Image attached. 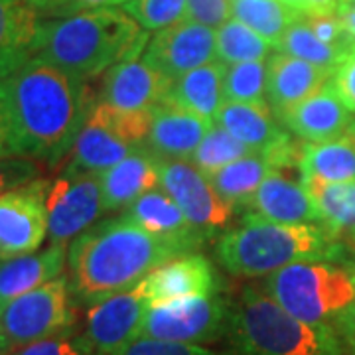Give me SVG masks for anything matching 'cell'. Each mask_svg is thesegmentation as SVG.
<instances>
[{
  "mask_svg": "<svg viewBox=\"0 0 355 355\" xmlns=\"http://www.w3.org/2000/svg\"><path fill=\"white\" fill-rule=\"evenodd\" d=\"M12 352V345L8 343V340L4 338V334L0 331V355H10Z\"/></svg>",
  "mask_w": 355,
  "mask_h": 355,
  "instance_id": "cell-48",
  "label": "cell"
},
{
  "mask_svg": "<svg viewBox=\"0 0 355 355\" xmlns=\"http://www.w3.org/2000/svg\"><path fill=\"white\" fill-rule=\"evenodd\" d=\"M123 10L144 30H162L188 18V0H127Z\"/></svg>",
  "mask_w": 355,
  "mask_h": 355,
  "instance_id": "cell-34",
  "label": "cell"
},
{
  "mask_svg": "<svg viewBox=\"0 0 355 355\" xmlns=\"http://www.w3.org/2000/svg\"><path fill=\"white\" fill-rule=\"evenodd\" d=\"M180 257L127 214L89 227L69 245V284L79 304L91 306L130 291L154 268Z\"/></svg>",
  "mask_w": 355,
  "mask_h": 355,
  "instance_id": "cell-2",
  "label": "cell"
},
{
  "mask_svg": "<svg viewBox=\"0 0 355 355\" xmlns=\"http://www.w3.org/2000/svg\"><path fill=\"white\" fill-rule=\"evenodd\" d=\"M229 355H343L331 324H308L288 314L265 291L247 286L231 302Z\"/></svg>",
  "mask_w": 355,
  "mask_h": 355,
  "instance_id": "cell-5",
  "label": "cell"
},
{
  "mask_svg": "<svg viewBox=\"0 0 355 355\" xmlns=\"http://www.w3.org/2000/svg\"><path fill=\"white\" fill-rule=\"evenodd\" d=\"M46 211L51 245L65 247L107 214L99 174L65 172L50 182L46 191Z\"/></svg>",
  "mask_w": 355,
  "mask_h": 355,
  "instance_id": "cell-10",
  "label": "cell"
},
{
  "mask_svg": "<svg viewBox=\"0 0 355 355\" xmlns=\"http://www.w3.org/2000/svg\"><path fill=\"white\" fill-rule=\"evenodd\" d=\"M142 58L172 81L211 64L216 55V28L193 22L190 18L166 26L148 40Z\"/></svg>",
  "mask_w": 355,
  "mask_h": 355,
  "instance_id": "cell-14",
  "label": "cell"
},
{
  "mask_svg": "<svg viewBox=\"0 0 355 355\" xmlns=\"http://www.w3.org/2000/svg\"><path fill=\"white\" fill-rule=\"evenodd\" d=\"M172 79L150 65L142 53L113 65L103 81V99L125 111H153L170 99Z\"/></svg>",
  "mask_w": 355,
  "mask_h": 355,
  "instance_id": "cell-15",
  "label": "cell"
},
{
  "mask_svg": "<svg viewBox=\"0 0 355 355\" xmlns=\"http://www.w3.org/2000/svg\"><path fill=\"white\" fill-rule=\"evenodd\" d=\"M231 16L253 28L272 48H277L286 30L304 14L280 0H231Z\"/></svg>",
  "mask_w": 355,
  "mask_h": 355,
  "instance_id": "cell-29",
  "label": "cell"
},
{
  "mask_svg": "<svg viewBox=\"0 0 355 355\" xmlns=\"http://www.w3.org/2000/svg\"><path fill=\"white\" fill-rule=\"evenodd\" d=\"M342 0H306V18H320V16H336Z\"/></svg>",
  "mask_w": 355,
  "mask_h": 355,
  "instance_id": "cell-43",
  "label": "cell"
},
{
  "mask_svg": "<svg viewBox=\"0 0 355 355\" xmlns=\"http://www.w3.org/2000/svg\"><path fill=\"white\" fill-rule=\"evenodd\" d=\"M251 216L263 217L277 223H294V225H320L316 202L310 190L302 184H296L280 170H272L261 188L247 202Z\"/></svg>",
  "mask_w": 355,
  "mask_h": 355,
  "instance_id": "cell-21",
  "label": "cell"
},
{
  "mask_svg": "<svg viewBox=\"0 0 355 355\" xmlns=\"http://www.w3.org/2000/svg\"><path fill=\"white\" fill-rule=\"evenodd\" d=\"M0 99L12 128L16 154L58 166L76 144L89 111L87 79L32 58L0 79Z\"/></svg>",
  "mask_w": 355,
  "mask_h": 355,
  "instance_id": "cell-1",
  "label": "cell"
},
{
  "mask_svg": "<svg viewBox=\"0 0 355 355\" xmlns=\"http://www.w3.org/2000/svg\"><path fill=\"white\" fill-rule=\"evenodd\" d=\"M331 326L342 342L343 352L347 355H355V296L354 300L334 318Z\"/></svg>",
  "mask_w": 355,
  "mask_h": 355,
  "instance_id": "cell-41",
  "label": "cell"
},
{
  "mask_svg": "<svg viewBox=\"0 0 355 355\" xmlns=\"http://www.w3.org/2000/svg\"><path fill=\"white\" fill-rule=\"evenodd\" d=\"M231 302L221 294L190 296L148 308L142 336L162 342L202 345L227 334Z\"/></svg>",
  "mask_w": 355,
  "mask_h": 355,
  "instance_id": "cell-9",
  "label": "cell"
},
{
  "mask_svg": "<svg viewBox=\"0 0 355 355\" xmlns=\"http://www.w3.org/2000/svg\"><path fill=\"white\" fill-rule=\"evenodd\" d=\"M127 0H69V16L83 10H93V8H109V6H119L125 4Z\"/></svg>",
  "mask_w": 355,
  "mask_h": 355,
  "instance_id": "cell-46",
  "label": "cell"
},
{
  "mask_svg": "<svg viewBox=\"0 0 355 355\" xmlns=\"http://www.w3.org/2000/svg\"><path fill=\"white\" fill-rule=\"evenodd\" d=\"M40 12L28 0H0V79L36 55Z\"/></svg>",
  "mask_w": 355,
  "mask_h": 355,
  "instance_id": "cell-23",
  "label": "cell"
},
{
  "mask_svg": "<svg viewBox=\"0 0 355 355\" xmlns=\"http://www.w3.org/2000/svg\"><path fill=\"white\" fill-rule=\"evenodd\" d=\"M354 2H355V0H354Z\"/></svg>",
  "mask_w": 355,
  "mask_h": 355,
  "instance_id": "cell-51",
  "label": "cell"
},
{
  "mask_svg": "<svg viewBox=\"0 0 355 355\" xmlns=\"http://www.w3.org/2000/svg\"><path fill=\"white\" fill-rule=\"evenodd\" d=\"M216 253L227 272L253 279L302 261L334 263L342 254V245L322 225L277 223L249 214L239 227L219 237Z\"/></svg>",
  "mask_w": 355,
  "mask_h": 355,
  "instance_id": "cell-4",
  "label": "cell"
},
{
  "mask_svg": "<svg viewBox=\"0 0 355 355\" xmlns=\"http://www.w3.org/2000/svg\"><path fill=\"white\" fill-rule=\"evenodd\" d=\"M50 182L34 180L0 196V259L38 251L48 235L46 191Z\"/></svg>",
  "mask_w": 355,
  "mask_h": 355,
  "instance_id": "cell-12",
  "label": "cell"
},
{
  "mask_svg": "<svg viewBox=\"0 0 355 355\" xmlns=\"http://www.w3.org/2000/svg\"><path fill=\"white\" fill-rule=\"evenodd\" d=\"M40 14L69 16V0H28Z\"/></svg>",
  "mask_w": 355,
  "mask_h": 355,
  "instance_id": "cell-45",
  "label": "cell"
},
{
  "mask_svg": "<svg viewBox=\"0 0 355 355\" xmlns=\"http://www.w3.org/2000/svg\"><path fill=\"white\" fill-rule=\"evenodd\" d=\"M279 119L292 135L306 142L340 139L347 135L354 125L352 111L338 97L331 83L306 97L304 101L292 105L291 109L279 114Z\"/></svg>",
  "mask_w": 355,
  "mask_h": 355,
  "instance_id": "cell-18",
  "label": "cell"
},
{
  "mask_svg": "<svg viewBox=\"0 0 355 355\" xmlns=\"http://www.w3.org/2000/svg\"><path fill=\"white\" fill-rule=\"evenodd\" d=\"M270 48L261 34L235 18L216 30V55L225 65L266 60Z\"/></svg>",
  "mask_w": 355,
  "mask_h": 355,
  "instance_id": "cell-30",
  "label": "cell"
},
{
  "mask_svg": "<svg viewBox=\"0 0 355 355\" xmlns=\"http://www.w3.org/2000/svg\"><path fill=\"white\" fill-rule=\"evenodd\" d=\"M334 71L277 51L266 60V103L277 113H284L292 105L330 83Z\"/></svg>",
  "mask_w": 355,
  "mask_h": 355,
  "instance_id": "cell-20",
  "label": "cell"
},
{
  "mask_svg": "<svg viewBox=\"0 0 355 355\" xmlns=\"http://www.w3.org/2000/svg\"><path fill=\"white\" fill-rule=\"evenodd\" d=\"M247 154H251V150L243 144L241 140L235 139L229 130L219 127L216 123L209 128V132L203 137L198 150L193 153L191 164L205 176H211L214 172L225 168L227 164L239 160Z\"/></svg>",
  "mask_w": 355,
  "mask_h": 355,
  "instance_id": "cell-32",
  "label": "cell"
},
{
  "mask_svg": "<svg viewBox=\"0 0 355 355\" xmlns=\"http://www.w3.org/2000/svg\"><path fill=\"white\" fill-rule=\"evenodd\" d=\"M10 355H103L87 338L85 331H77L76 328L60 336H53L42 342L28 343L16 347Z\"/></svg>",
  "mask_w": 355,
  "mask_h": 355,
  "instance_id": "cell-35",
  "label": "cell"
},
{
  "mask_svg": "<svg viewBox=\"0 0 355 355\" xmlns=\"http://www.w3.org/2000/svg\"><path fill=\"white\" fill-rule=\"evenodd\" d=\"M148 34L121 8H93L40 24L36 55L73 76L93 79L140 55Z\"/></svg>",
  "mask_w": 355,
  "mask_h": 355,
  "instance_id": "cell-3",
  "label": "cell"
},
{
  "mask_svg": "<svg viewBox=\"0 0 355 355\" xmlns=\"http://www.w3.org/2000/svg\"><path fill=\"white\" fill-rule=\"evenodd\" d=\"M150 306L190 296L219 294L221 282L216 266L203 254L186 253L166 261L140 282Z\"/></svg>",
  "mask_w": 355,
  "mask_h": 355,
  "instance_id": "cell-16",
  "label": "cell"
},
{
  "mask_svg": "<svg viewBox=\"0 0 355 355\" xmlns=\"http://www.w3.org/2000/svg\"><path fill=\"white\" fill-rule=\"evenodd\" d=\"M225 71L227 65L219 60L191 69L172 81L170 99L203 119L216 121L217 111L223 105Z\"/></svg>",
  "mask_w": 355,
  "mask_h": 355,
  "instance_id": "cell-27",
  "label": "cell"
},
{
  "mask_svg": "<svg viewBox=\"0 0 355 355\" xmlns=\"http://www.w3.org/2000/svg\"><path fill=\"white\" fill-rule=\"evenodd\" d=\"M298 170L302 180L324 184L355 182V135L349 130L340 139L304 144Z\"/></svg>",
  "mask_w": 355,
  "mask_h": 355,
  "instance_id": "cell-25",
  "label": "cell"
},
{
  "mask_svg": "<svg viewBox=\"0 0 355 355\" xmlns=\"http://www.w3.org/2000/svg\"><path fill=\"white\" fill-rule=\"evenodd\" d=\"M125 214L180 254L191 253L193 249L202 247L203 241H207V237L191 223L164 190L144 193L132 205H128Z\"/></svg>",
  "mask_w": 355,
  "mask_h": 355,
  "instance_id": "cell-19",
  "label": "cell"
},
{
  "mask_svg": "<svg viewBox=\"0 0 355 355\" xmlns=\"http://www.w3.org/2000/svg\"><path fill=\"white\" fill-rule=\"evenodd\" d=\"M119 355H216L211 349L203 345H190V343H174L153 340V338H140L130 343L123 354Z\"/></svg>",
  "mask_w": 355,
  "mask_h": 355,
  "instance_id": "cell-37",
  "label": "cell"
},
{
  "mask_svg": "<svg viewBox=\"0 0 355 355\" xmlns=\"http://www.w3.org/2000/svg\"><path fill=\"white\" fill-rule=\"evenodd\" d=\"M150 302L142 286L113 294L101 302L87 306L85 334L103 355H119L140 340L142 324Z\"/></svg>",
  "mask_w": 355,
  "mask_h": 355,
  "instance_id": "cell-13",
  "label": "cell"
},
{
  "mask_svg": "<svg viewBox=\"0 0 355 355\" xmlns=\"http://www.w3.org/2000/svg\"><path fill=\"white\" fill-rule=\"evenodd\" d=\"M153 111H125L95 103L69 154L65 172L101 174L140 148L150 132Z\"/></svg>",
  "mask_w": 355,
  "mask_h": 355,
  "instance_id": "cell-7",
  "label": "cell"
},
{
  "mask_svg": "<svg viewBox=\"0 0 355 355\" xmlns=\"http://www.w3.org/2000/svg\"><path fill=\"white\" fill-rule=\"evenodd\" d=\"M263 291L308 324H331L355 296V270L331 261H302L268 275Z\"/></svg>",
  "mask_w": 355,
  "mask_h": 355,
  "instance_id": "cell-6",
  "label": "cell"
},
{
  "mask_svg": "<svg viewBox=\"0 0 355 355\" xmlns=\"http://www.w3.org/2000/svg\"><path fill=\"white\" fill-rule=\"evenodd\" d=\"M105 211L127 209L148 191L160 188V158L148 148H137L99 174Z\"/></svg>",
  "mask_w": 355,
  "mask_h": 355,
  "instance_id": "cell-22",
  "label": "cell"
},
{
  "mask_svg": "<svg viewBox=\"0 0 355 355\" xmlns=\"http://www.w3.org/2000/svg\"><path fill=\"white\" fill-rule=\"evenodd\" d=\"M316 202L320 225L331 239L355 251V182L324 184L318 180H302Z\"/></svg>",
  "mask_w": 355,
  "mask_h": 355,
  "instance_id": "cell-26",
  "label": "cell"
},
{
  "mask_svg": "<svg viewBox=\"0 0 355 355\" xmlns=\"http://www.w3.org/2000/svg\"><path fill=\"white\" fill-rule=\"evenodd\" d=\"M331 87L338 93L343 105L355 113V55L349 53L331 76Z\"/></svg>",
  "mask_w": 355,
  "mask_h": 355,
  "instance_id": "cell-40",
  "label": "cell"
},
{
  "mask_svg": "<svg viewBox=\"0 0 355 355\" xmlns=\"http://www.w3.org/2000/svg\"><path fill=\"white\" fill-rule=\"evenodd\" d=\"M349 130H352V132L355 135V119H354V125H352V128H349Z\"/></svg>",
  "mask_w": 355,
  "mask_h": 355,
  "instance_id": "cell-49",
  "label": "cell"
},
{
  "mask_svg": "<svg viewBox=\"0 0 355 355\" xmlns=\"http://www.w3.org/2000/svg\"><path fill=\"white\" fill-rule=\"evenodd\" d=\"M272 170L275 168L265 156L251 153L214 172L211 176H207V180L214 184V188L223 200H227L233 205L237 203L247 205V202L253 198L254 191L261 188V184Z\"/></svg>",
  "mask_w": 355,
  "mask_h": 355,
  "instance_id": "cell-28",
  "label": "cell"
},
{
  "mask_svg": "<svg viewBox=\"0 0 355 355\" xmlns=\"http://www.w3.org/2000/svg\"><path fill=\"white\" fill-rule=\"evenodd\" d=\"M277 50L282 51V53H288V55H294L298 60L320 65L324 69H330V71H336L343 60L349 55V51L334 48V46L324 44L322 40H318L316 34L310 30L306 16L296 20L286 30V34L282 36Z\"/></svg>",
  "mask_w": 355,
  "mask_h": 355,
  "instance_id": "cell-31",
  "label": "cell"
},
{
  "mask_svg": "<svg viewBox=\"0 0 355 355\" xmlns=\"http://www.w3.org/2000/svg\"><path fill=\"white\" fill-rule=\"evenodd\" d=\"M310 30L316 34L318 40H322L324 44L340 48V50L352 51V42L347 40L343 26L338 16H320V18H306Z\"/></svg>",
  "mask_w": 355,
  "mask_h": 355,
  "instance_id": "cell-39",
  "label": "cell"
},
{
  "mask_svg": "<svg viewBox=\"0 0 355 355\" xmlns=\"http://www.w3.org/2000/svg\"><path fill=\"white\" fill-rule=\"evenodd\" d=\"M340 22L343 26V32L347 40L355 44V2L354 0H342L340 2V8H338V14Z\"/></svg>",
  "mask_w": 355,
  "mask_h": 355,
  "instance_id": "cell-44",
  "label": "cell"
},
{
  "mask_svg": "<svg viewBox=\"0 0 355 355\" xmlns=\"http://www.w3.org/2000/svg\"><path fill=\"white\" fill-rule=\"evenodd\" d=\"M349 53H354V55H355V44H354V46H352V51H349Z\"/></svg>",
  "mask_w": 355,
  "mask_h": 355,
  "instance_id": "cell-50",
  "label": "cell"
},
{
  "mask_svg": "<svg viewBox=\"0 0 355 355\" xmlns=\"http://www.w3.org/2000/svg\"><path fill=\"white\" fill-rule=\"evenodd\" d=\"M214 125L216 121L203 119L168 99L153 109V125L144 144L162 160L191 162L193 153Z\"/></svg>",
  "mask_w": 355,
  "mask_h": 355,
  "instance_id": "cell-17",
  "label": "cell"
},
{
  "mask_svg": "<svg viewBox=\"0 0 355 355\" xmlns=\"http://www.w3.org/2000/svg\"><path fill=\"white\" fill-rule=\"evenodd\" d=\"M8 156H18V154H16V146H14L10 121H8V114L4 109V103L0 99V158H8Z\"/></svg>",
  "mask_w": 355,
  "mask_h": 355,
  "instance_id": "cell-42",
  "label": "cell"
},
{
  "mask_svg": "<svg viewBox=\"0 0 355 355\" xmlns=\"http://www.w3.org/2000/svg\"><path fill=\"white\" fill-rule=\"evenodd\" d=\"M40 168L32 158L24 156H8L0 158V196L26 184L40 180Z\"/></svg>",
  "mask_w": 355,
  "mask_h": 355,
  "instance_id": "cell-36",
  "label": "cell"
},
{
  "mask_svg": "<svg viewBox=\"0 0 355 355\" xmlns=\"http://www.w3.org/2000/svg\"><path fill=\"white\" fill-rule=\"evenodd\" d=\"M160 188L207 239L233 217V203L223 200L207 176L188 162L160 158Z\"/></svg>",
  "mask_w": 355,
  "mask_h": 355,
  "instance_id": "cell-11",
  "label": "cell"
},
{
  "mask_svg": "<svg viewBox=\"0 0 355 355\" xmlns=\"http://www.w3.org/2000/svg\"><path fill=\"white\" fill-rule=\"evenodd\" d=\"M280 2H284L286 6H291V8H294V10H300V12L304 14L306 0H280Z\"/></svg>",
  "mask_w": 355,
  "mask_h": 355,
  "instance_id": "cell-47",
  "label": "cell"
},
{
  "mask_svg": "<svg viewBox=\"0 0 355 355\" xmlns=\"http://www.w3.org/2000/svg\"><path fill=\"white\" fill-rule=\"evenodd\" d=\"M64 268L65 247L60 245H51L42 253L6 259L0 265V312L16 298L62 277Z\"/></svg>",
  "mask_w": 355,
  "mask_h": 355,
  "instance_id": "cell-24",
  "label": "cell"
},
{
  "mask_svg": "<svg viewBox=\"0 0 355 355\" xmlns=\"http://www.w3.org/2000/svg\"><path fill=\"white\" fill-rule=\"evenodd\" d=\"M77 298L69 279L58 277L12 300L0 312V331L12 349L73 330Z\"/></svg>",
  "mask_w": 355,
  "mask_h": 355,
  "instance_id": "cell-8",
  "label": "cell"
},
{
  "mask_svg": "<svg viewBox=\"0 0 355 355\" xmlns=\"http://www.w3.org/2000/svg\"><path fill=\"white\" fill-rule=\"evenodd\" d=\"M188 18L209 28L231 20V0H188Z\"/></svg>",
  "mask_w": 355,
  "mask_h": 355,
  "instance_id": "cell-38",
  "label": "cell"
},
{
  "mask_svg": "<svg viewBox=\"0 0 355 355\" xmlns=\"http://www.w3.org/2000/svg\"><path fill=\"white\" fill-rule=\"evenodd\" d=\"M266 103V62L229 65L223 81V103Z\"/></svg>",
  "mask_w": 355,
  "mask_h": 355,
  "instance_id": "cell-33",
  "label": "cell"
}]
</instances>
